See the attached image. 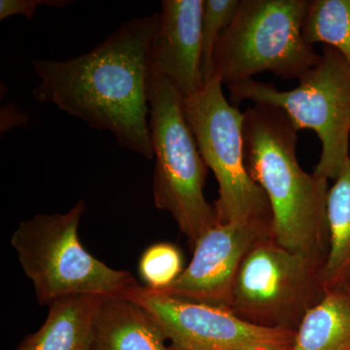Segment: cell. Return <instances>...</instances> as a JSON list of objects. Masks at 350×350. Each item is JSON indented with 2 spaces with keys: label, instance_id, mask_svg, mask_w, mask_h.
<instances>
[{
  "label": "cell",
  "instance_id": "e0dca14e",
  "mask_svg": "<svg viewBox=\"0 0 350 350\" xmlns=\"http://www.w3.org/2000/svg\"><path fill=\"white\" fill-rule=\"evenodd\" d=\"M138 271L145 286L153 290L169 287L183 273V258L177 246L159 243L149 246L139 260Z\"/></svg>",
  "mask_w": 350,
  "mask_h": 350
},
{
  "label": "cell",
  "instance_id": "3957f363",
  "mask_svg": "<svg viewBox=\"0 0 350 350\" xmlns=\"http://www.w3.org/2000/svg\"><path fill=\"white\" fill-rule=\"evenodd\" d=\"M85 211L80 200L66 213L36 214L11 237L40 305L75 295H121L137 282L129 271L110 268L85 250L78 237Z\"/></svg>",
  "mask_w": 350,
  "mask_h": 350
},
{
  "label": "cell",
  "instance_id": "7a4b0ae2",
  "mask_svg": "<svg viewBox=\"0 0 350 350\" xmlns=\"http://www.w3.org/2000/svg\"><path fill=\"white\" fill-rule=\"evenodd\" d=\"M243 115L244 163L268 198L273 241L324 266L330 246L328 179L301 169L298 130L282 109L255 105Z\"/></svg>",
  "mask_w": 350,
  "mask_h": 350
},
{
  "label": "cell",
  "instance_id": "7c38bea8",
  "mask_svg": "<svg viewBox=\"0 0 350 350\" xmlns=\"http://www.w3.org/2000/svg\"><path fill=\"white\" fill-rule=\"evenodd\" d=\"M155 317L121 295L96 297L89 350H169Z\"/></svg>",
  "mask_w": 350,
  "mask_h": 350
},
{
  "label": "cell",
  "instance_id": "9c48e42d",
  "mask_svg": "<svg viewBox=\"0 0 350 350\" xmlns=\"http://www.w3.org/2000/svg\"><path fill=\"white\" fill-rule=\"evenodd\" d=\"M121 296L155 317L169 350H290L295 332L256 325L229 308L182 300L135 284Z\"/></svg>",
  "mask_w": 350,
  "mask_h": 350
},
{
  "label": "cell",
  "instance_id": "8fae6325",
  "mask_svg": "<svg viewBox=\"0 0 350 350\" xmlns=\"http://www.w3.org/2000/svg\"><path fill=\"white\" fill-rule=\"evenodd\" d=\"M204 0H163L152 48L154 75L169 80L182 98L204 87L202 25Z\"/></svg>",
  "mask_w": 350,
  "mask_h": 350
},
{
  "label": "cell",
  "instance_id": "d6986e66",
  "mask_svg": "<svg viewBox=\"0 0 350 350\" xmlns=\"http://www.w3.org/2000/svg\"><path fill=\"white\" fill-rule=\"evenodd\" d=\"M66 0H0V20L11 16L22 15L32 19L39 6L47 5L64 8L68 5Z\"/></svg>",
  "mask_w": 350,
  "mask_h": 350
},
{
  "label": "cell",
  "instance_id": "4fadbf2b",
  "mask_svg": "<svg viewBox=\"0 0 350 350\" xmlns=\"http://www.w3.org/2000/svg\"><path fill=\"white\" fill-rule=\"evenodd\" d=\"M96 297L75 295L53 301L40 328L14 350H89Z\"/></svg>",
  "mask_w": 350,
  "mask_h": 350
},
{
  "label": "cell",
  "instance_id": "ba28073f",
  "mask_svg": "<svg viewBox=\"0 0 350 350\" xmlns=\"http://www.w3.org/2000/svg\"><path fill=\"white\" fill-rule=\"evenodd\" d=\"M322 268L278 245L273 237L262 239L241 262L231 310L256 325L296 332L308 310L328 293Z\"/></svg>",
  "mask_w": 350,
  "mask_h": 350
},
{
  "label": "cell",
  "instance_id": "277c9868",
  "mask_svg": "<svg viewBox=\"0 0 350 350\" xmlns=\"http://www.w3.org/2000/svg\"><path fill=\"white\" fill-rule=\"evenodd\" d=\"M308 5V0H241L214 51L213 76L230 86L264 71L299 79L317 66L322 56L301 34Z\"/></svg>",
  "mask_w": 350,
  "mask_h": 350
},
{
  "label": "cell",
  "instance_id": "52a82bcc",
  "mask_svg": "<svg viewBox=\"0 0 350 350\" xmlns=\"http://www.w3.org/2000/svg\"><path fill=\"white\" fill-rule=\"evenodd\" d=\"M222 85L213 75L200 92L182 101L200 155L217 179L219 197L213 206L218 224L271 219L268 198L244 163L243 113L227 100Z\"/></svg>",
  "mask_w": 350,
  "mask_h": 350
},
{
  "label": "cell",
  "instance_id": "ac0fdd59",
  "mask_svg": "<svg viewBox=\"0 0 350 350\" xmlns=\"http://www.w3.org/2000/svg\"><path fill=\"white\" fill-rule=\"evenodd\" d=\"M241 0H204L202 13V77L204 82L213 73V54L221 36L231 24Z\"/></svg>",
  "mask_w": 350,
  "mask_h": 350
},
{
  "label": "cell",
  "instance_id": "2e32d148",
  "mask_svg": "<svg viewBox=\"0 0 350 350\" xmlns=\"http://www.w3.org/2000/svg\"><path fill=\"white\" fill-rule=\"evenodd\" d=\"M301 34L306 43H324L350 64V0L308 1Z\"/></svg>",
  "mask_w": 350,
  "mask_h": 350
},
{
  "label": "cell",
  "instance_id": "30bf717a",
  "mask_svg": "<svg viewBox=\"0 0 350 350\" xmlns=\"http://www.w3.org/2000/svg\"><path fill=\"white\" fill-rule=\"evenodd\" d=\"M271 237V219L215 225L195 244L192 260L180 276L155 291L231 310L241 262L258 243Z\"/></svg>",
  "mask_w": 350,
  "mask_h": 350
},
{
  "label": "cell",
  "instance_id": "5bb4252c",
  "mask_svg": "<svg viewBox=\"0 0 350 350\" xmlns=\"http://www.w3.org/2000/svg\"><path fill=\"white\" fill-rule=\"evenodd\" d=\"M329 253L322 268L327 292L350 291V159L329 190Z\"/></svg>",
  "mask_w": 350,
  "mask_h": 350
},
{
  "label": "cell",
  "instance_id": "6da1fadb",
  "mask_svg": "<svg viewBox=\"0 0 350 350\" xmlns=\"http://www.w3.org/2000/svg\"><path fill=\"white\" fill-rule=\"evenodd\" d=\"M160 12L126 21L94 49L68 61L33 59L40 103L114 135L120 146L153 160L148 115L152 48Z\"/></svg>",
  "mask_w": 350,
  "mask_h": 350
},
{
  "label": "cell",
  "instance_id": "9a60e30c",
  "mask_svg": "<svg viewBox=\"0 0 350 350\" xmlns=\"http://www.w3.org/2000/svg\"><path fill=\"white\" fill-rule=\"evenodd\" d=\"M290 350H350V291L328 292L308 310Z\"/></svg>",
  "mask_w": 350,
  "mask_h": 350
},
{
  "label": "cell",
  "instance_id": "8992f818",
  "mask_svg": "<svg viewBox=\"0 0 350 350\" xmlns=\"http://www.w3.org/2000/svg\"><path fill=\"white\" fill-rule=\"evenodd\" d=\"M321 56L288 91L253 79L227 87L232 103L252 100L280 108L297 130L314 131L322 152L313 174L336 180L350 159V64L331 46L324 45Z\"/></svg>",
  "mask_w": 350,
  "mask_h": 350
},
{
  "label": "cell",
  "instance_id": "5b68a950",
  "mask_svg": "<svg viewBox=\"0 0 350 350\" xmlns=\"http://www.w3.org/2000/svg\"><path fill=\"white\" fill-rule=\"evenodd\" d=\"M182 101L169 80L153 75L149 128L156 160L152 185L154 202L157 208L172 216L194 247L218 221L215 208L204 198L208 167L184 116Z\"/></svg>",
  "mask_w": 350,
  "mask_h": 350
}]
</instances>
